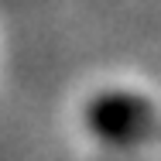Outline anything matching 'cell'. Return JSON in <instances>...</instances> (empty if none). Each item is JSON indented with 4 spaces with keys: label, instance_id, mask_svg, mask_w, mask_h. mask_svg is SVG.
I'll return each mask as SVG.
<instances>
[{
    "label": "cell",
    "instance_id": "1",
    "mask_svg": "<svg viewBox=\"0 0 161 161\" xmlns=\"http://www.w3.org/2000/svg\"><path fill=\"white\" fill-rule=\"evenodd\" d=\"M89 134L110 147H134L154 130V103L130 89H106L86 103Z\"/></svg>",
    "mask_w": 161,
    "mask_h": 161
}]
</instances>
